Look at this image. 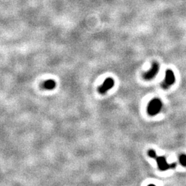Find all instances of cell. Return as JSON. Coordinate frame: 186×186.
<instances>
[{
    "label": "cell",
    "instance_id": "obj_7",
    "mask_svg": "<svg viewBox=\"0 0 186 186\" xmlns=\"http://www.w3.org/2000/svg\"><path fill=\"white\" fill-rule=\"evenodd\" d=\"M179 162L181 165L186 167V155H181L179 157Z\"/></svg>",
    "mask_w": 186,
    "mask_h": 186
},
{
    "label": "cell",
    "instance_id": "obj_1",
    "mask_svg": "<svg viewBox=\"0 0 186 186\" xmlns=\"http://www.w3.org/2000/svg\"><path fill=\"white\" fill-rule=\"evenodd\" d=\"M148 155L152 158L155 159L157 161V165H158L159 169L161 171H165L168 169H173L175 168L176 166V163H168L166 161L165 157H159L157 156V154L155 150H150L148 151Z\"/></svg>",
    "mask_w": 186,
    "mask_h": 186
},
{
    "label": "cell",
    "instance_id": "obj_3",
    "mask_svg": "<svg viewBox=\"0 0 186 186\" xmlns=\"http://www.w3.org/2000/svg\"><path fill=\"white\" fill-rule=\"evenodd\" d=\"M175 82V75L173 71L170 69H168L165 72V77L164 81L161 84L162 88L168 89L170 85Z\"/></svg>",
    "mask_w": 186,
    "mask_h": 186
},
{
    "label": "cell",
    "instance_id": "obj_4",
    "mask_svg": "<svg viewBox=\"0 0 186 186\" xmlns=\"http://www.w3.org/2000/svg\"><path fill=\"white\" fill-rule=\"evenodd\" d=\"M159 70V65L157 62H154L152 66V68L150 69V70L145 73L144 75V78L146 80H151L156 76L157 73Z\"/></svg>",
    "mask_w": 186,
    "mask_h": 186
},
{
    "label": "cell",
    "instance_id": "obj_2",
    "mask_svg": "<svg viewBox=\"0 0 186 186\" xmlns=\"http://www.w3.org/2000/svg\"><path fill=\"white\" fill-rule=\"evenodd\" d=\"M162 108V102L159 99H154L150 101L148 106V112L150 115H156Z\"/></svg>",
    "mask_w": 186,
    "mask_h": 186
},
{
    "label": "cell",
    "instance_id": "obj_5",
    "mask_svg": "<svg viewBox=\"0 0 186 186\" xmlns=\"http://www.w3.org/2000/svg\"><path fill=\"white\" fill-rule=\"evenodd\" d=\"M114 85V81L112 78H108L103 82V85H101L99 88V91L101 94H105L107 91L112 88Z\"/></svg>",
    "mask_w": 186,
    "mask_h": 186
},
{
    "label": "cell",
    "instance_id": "obj_6",
    "mask_svg": "<svg viewBox=\"0 0 186 186\" xmlns=\"http://www.w3.org/2000/svg\"><path fill=\"white\" fill-rule=\"evenodd\" d=\"M56 86V83L54 80H48L44 83V88L47 90H53Z\"/></svg>",
    "mask_w": 186,
    "mask_h": 186
}]
</instances>
